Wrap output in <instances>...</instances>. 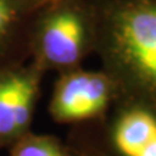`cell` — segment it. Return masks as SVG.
<instances>
[{"instance_id": "cell-9", "label": "cell", "mask_w": 156, "mask_h": 156, "mask_svg": "<svg viewBox=\"0 0 156 156\" xmlns=\"http://www.w3.org/2000/svg\"><path fill=\"white\" fill-rule=\"evenodd\" d=\"M42 5H51V3H55V2H59V0H38Z\"/></svg>"}, {"instance_id": "cell-4", "label": "cell", "mask_w": 156, "mask_h": 156, "mask_svg": "<svg viewBox=\"0 0 156 156\" xmlns=\"http://www.w3.org/2000/svg\"><path fill=\"white\" fill-rule=\"evenodd\" d=\"M44 75L32 59L0 73V142L26 134Z\"/></svg>"}, {"instance_id": "cell-2", "label": "cell", "mask_w": 156, "mask_h": 156, "mask_svg": "<svg viewBox=\"0 0 156 156\" xmlns=\"http://www.w3.org/2000/svg\"><path fill=\"white\" fill-rule=\"evenodd\" d=\"M91 46L87 0H59L41 10L32 35L30 59L44 73L80 68L84 58L93 54Z\"/></svg>"}, {"instance_id": "cell-7", "label": "cell", "mask_w": 156, "mask_h": 156, "mask_svg": "<svg viewBox=\"0 0 156 156\" xmlns=\"http://www.w3.org/2000/svg\"><path fill=\"white\" fill-rule=\"evenodd\" d=\"M10 156H67L54 139L23 134L16 140Z\"/></svg>"}, {"instance_id": "cell-8", "label": "cell", "mask_w": 156, "mask_h": 156, "mask_svg": "<svg viewBox=\"0 0 156 156\" xmlns=\"http://www.w3.org/2000/svg\"><path fill=\"white\" fill-rule=\"evenodd\" d=\"M136 156H156V136Z\"/></svg>"}, {"instance_id": "cell-10", "label": "cell", "mask_w": 156, "mask_h": 156, "mask_svg": "<svg viewBox=\"0 0 156 156\" xmlns=\"http://www.w3.org/2000/svg\"><path fill=\"white\" fill-rule=\"evenodd\" d=\"M83 156H88V155H83Z\"/></svg>"}, {"instance_id": "cell-6", "label": "cell", "mask_w": 156, "mask_h": 156, "mask_svg": "<svg viewBox=\"0 0 156 156\" xmlns=\"http://www.w3.org/2000/svg\"><path fill=\"white\" fill-rule=\"evenodd\" d=\"M156 136V116L137 106H122L114 122L113 145L122 156H136Z\"/></svg>"}, {"instance_id": "cell-1", "label": "cell", "mask_w": 156, "mask_h": 156, "mask_svg": "<svg viewBox=\"0 0 156 156\" xmlns=\"http://www.w3.org/2000/svg\"><path fill=\"white\" fill-rule=\"evenodd\" d=\"M93 54L114 101L156 116V0H87Z\"/></svg>"}, {"instance_id": "cell-5", "label": "cell", "mask_w": 156, "mask_h": 156, "mask_svg": "<svg viewBox=\"0 0 156 156\" xmlns=\"http://www.w3.org/2000/svg\"><path fill=\"white\" fill-rule=\"evenodd\" d=\"M45 6L38 0H0V73L30 59L35 23Z\"/></svg>"}, {"instance_id": "cell-3", "label": "cell", "mask_w": 156, "mask_h": 156, "mask_svg": "<svg viewBox=\"0 0 156 156\" xmlns=\"http://www.w3.org/2000/svg\"><path fill=\"white\" fill-rule=\"evenodd\" d=\"M114 101V88L103 71L75 68L58 74L49 101L56 122L75 123L100 117Z\"/></svg>"}]
</instances>
